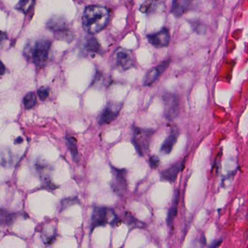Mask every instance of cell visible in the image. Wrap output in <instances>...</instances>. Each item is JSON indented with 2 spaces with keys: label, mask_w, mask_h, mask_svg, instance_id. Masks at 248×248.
Segmentation results:
<instances>
[{
  "label": "cell",
  "mask_w": 248,
  "mask_h": 248,
  "mask_svg": "<svg viewBox=\"0 0 248 248\" xmlns=\"http://www.w3.org/2000/svg\"><path fill=\"white\" fill-rule=\"evenodd\" d=\"M164 116L165 119L172 121L178 117L179 113V101L178 95L166 93L163 96Z\"/></svg>",
  "instance_id": "5"
},
{
  "label": "cell",
  "mask_w": 248,
  "mask_h": 248,
  "mask_svg": "<svg viewBox=\"0 0 248 248\" xmlns=\"http://www.w3.org/2000/svg\"><path fill=\"white\" fill-rule=\"evenodd\" d=\"M76 200H72V199H69V200H64L62 201V209L66 208L69 207V205L75 204Z\"/></svg>",
  "instance_id": "25"
},
{
  "label": "cell",
  "mask_w": 248,
  "mask_h": 248,
  "mask_svg": "<svg viewBox=\"0 0 248 248\" xmlns=\"http://www.w3.org/2000/svg\"><path fill=\"white\" fill-rule=\"evenodd\" d=\"M117 220V216L112 209L107 207H95L91 217V230L106 225H113Z\"/></svg>",
  "instance_id": "4"
},
{
  "label": "cell",
  "mask_w": 248,
  "mask_h": 248,
  "mask_svg": "<svg viewBox=\"0 0 248 248\" xmlns=\"http://www.w3.org/2000/svg\"><path fill=\"white\" fill-rule=\"evenodd\" d=\"M51 43L46 39L30 41L24 47V55L31 59L35 66L43 67L47 63L50 53Z\"/></svg>",
  "instance_id": "2"
},
{
  "label": "cell",
  "mask_w": 248,
  "mask_h": 248,
  "mask_svg": "<svg viewBox=\"0 0 248 248\" xmlns=\"http://www.w3.org/2000/svg\"><path fill=\"white\" fill-rule=\"evenodd\" d=\"M15 219V215L10 214L5 210H0V224H11Z\"/></svg>",
  "instance_id": "20"
},
{
  "label": "cell",
  "mask_w": 248,
  "mask_h": 248,
  "mask_svg": "<svg viewBox=\"0 0 248 248\" xmlns=\"http://www.w3.org/2000/svg\"><path fill=\"white\" fill-rule=\"evenodd\" d=\"M123 108V104L117 102H110L107 104L99 118V124H109L116 120Z\"/></svg>",
  "instance_id": "7"
},
{
  "label": "cell",
  "mask_w": 248,
  "mask_h": 248,
  "mask_svg": "<svg viewBox=\"0 0 248 248\" xmlns=\"http://www.w3.org/2000/svg\"><path fill=\"white\" fill-rule=\"evenodd\" d=\"M7 40V35L3 31H0V49L2 48V46L5 44Z\"/></svg>",
  "instance_id": "26"
},
{
  "label": "cell",
  "mask_w": 248,
  "mask_h": 248,
  "mask_svg": "<svg viewBox=\"0 0 248 248\" xmlns=\"http://www.w3.org/2000/svg\"><path fill=\"white\" fill-rule=\"evenodd\" d=\"M56 36L59 40H65L66 42H70L73 40L74 35L72 31H69L68 29L66 30H62V31H57L56 32Z\"/></svg>",
  "instance_id": "22"
},
{
  "label": "cell",
  "mask_w": 248,
  "mask_h": 248,
  "mask_svg": "<svg viewBox=\"0 0 248 248\" xmlns=\"http://www.w3.org/2000/svg\"><path fill=\"white\" fill-rule=\"evenodd\" d=\"M147 39L149 43L155 47H166L170 41V34L168 29L163 28L157 32L148 34Z\"/></svg>",
  "instance_id": "9"
},
{
  "label": "cell",
  "mask_w": 248,
  "mask_h": 248,
  "mask_svg": "<svg viewBox=\"0 0 248 248\" xmlns=\"http://www.w3.org/2000/svg\"><path fill=\"white\" fill-rule=\"evenodd\" d=\"M111 187L119 195H123L127 191V172L124 170L112 168Z\"/></svg>",
  "instance_id": "6"
},
{
  "label": "cell",
  "mask_w": 248,
  "mask_h": 248,
  "mask_svg": "<svg viewBox=\"0 0 248 248\" xmlns=\"http://www.w3.org/2000/svg\"><path fill=\"white\" fill-rule=\"evenodd\" d=\"M178 203H179V191L176 189L174 193L173 199L172 200L170 208L168 211V217H167L166 223L168 226H172L174 219L176 217L178 213Z\"/></svg>",
  "instance_id": "15"
},
{
  "label": "cell",
  "mask_w": 248,
  "mask_h": 248,
  "mask_svg": "<svg viewBox=\"0 0 248 248\" xmlns=\"http://www.w3.org/2000/svg\"><path fill=\"white\" fill-rule=\"evenodd\" d=\"M192 2L193 0H173L171 13L174 16L180 18L188 11Z\"/></svg>",
  "instance_id": "12"
},
{
  "label": "cell",
  "mask_w": 248,
  "mask_h": 248,
  "mask_svg": "<svg viewBox=\"0 0 248 248\" xmlns=\"http://www.w3.org/2000/svg\"><path fill=\"white\" fill-rule=\"evenodd\" d=\"M5 73V66H4L3 63L0 61V76H2Z\"/></svg>",
  "instance_id": "27"
},
{
  "label": "cell",
  "mask_w": 248,
  "mask_h": 248,
  "mask_svg": "<svg viewBox=\"0 0 248 248\" xmlns=\"http://www.w3.org/2000/svg\"><path fill=\"white\" fill-rule=\"evenodd\" d=\"M68 145H69V149L72 155V157L76 160L78 157V149L77 141L72 136H68L67 137Z\"/></svg>",
  "instance_id": "21"
},
{
  "label": "cell",
  "mask_w": 248,
  "mask_h": 248,
  "mask_svg": "<svg viewBox=\"0 0 248 248\" xmlns=\"http://www.w3.org/2000/svg\"><path fill=\"white\" fill-rule=\"evenodd\" d=\"M47 27L49 30L57 32V31L68 29V22L64 17L61 16H54L47 21Z\"/></svg>",
  "instance_id": "13"
},
{
  "label": "cell",
  "mask_w": 248,
  "mask_h": 248,
  "mask_svg": "<svg viewBox=\"0 0 248 248\" xmlns=\"http://www.w3.org/2000/svg\"><path fill=\"white\" fill-rule=\"evenodd\" d=\"M116 53V63L122 70H127L134 65V58L130 50L120 48Z\"/></svg>",
  "instance_id": "10"
},
{
  "label": "cell",
  "mask_w": 248,
  "mask_h": 248,
  "mask_svg": "<svg viewBox=\"0 0 248 248\" xmlns=\"http://www.w3.org/2000/svg\"><path fill=\"white\" fill-rule=\"evenodd\" d=\"M149 164L152 168H156L159 165V158L156 156H152L149 158Z\"/></svg>",
  "instance_id": "24"
},
{
  "label": "cell",
  "mask_w": 248,
  "mask_h": 248,
  "mask_svg": "<svg viewBox=\"0 0 248 248\" xmlns=\"http://www.w3.org/2000/svg\"><path fill=\"white\" fill-rule=\"evenodd\" d=\"M109 17V11L105 7L90 5L82 16V27L88 34H97L107 27Z\"/></svg>",
  "instance_id": "1"
},
{
  "label": "cell",
  "mask_w": 248,
  "mask_h": 248,
  "mask_svg": "<svg viewBox=\"0 0 248 248\" xmlns=\"http://www.w3.org/2000/svg\"><path fill=\"white\" fill-rule=\"evenodd\" d=\"M155 133V130L152 129L135 127L133 130L132 143L140 156H145L149 151Z\"/></svg>",
  "instance_id": "3"
},
{
  "label": "cell",
  "mask_w": 248,
  "mask_h": 248,
  "mask_svg": "<svg viewBox=\"0 0 248 248\" xmlns=\"http://www.w3.org/2000/svg\"><path fill=\"white\" fill-rule=\"evenodd\" d=\"M37 104V97L33 92L28 93L24 98V106L26 109H31Z\"/></svg>",
  "instance_id": "18"
},
{
  "label": "cell",
  "mask_w": 248,
  "mask_h": 248,
  "mask_svg": "<svg viewBox=\"0 0 248 248\" xmlns=\"http://www.w3.org/2000/svg\"><path fill=\"white\" fill-rule=\"evenodd\" d=\"M35 0H19L16 8L23 14H27L34 6Z\"/></svg>",
  "instance_id": "17"
},
{
  "label": "cell",
  "mask_w": 248,
  "mask_h": 248,
  "mask_svg": "<svg viewBox=\"0 0 248 248\" xmlns=\"http://www.w3.org/2000/svg\"><path fill=\"white\" fill-rule=\"evenodd\" d=\"M14 162V155L9 149H0V165L4 167H9Z\"/></svg>",
  "instance_id": "16"
},
{
  "label": "cell",
  "mask_w": 248,
  "mask_h": 248,
  "mask_svg": "<svg viewBox=\"0 0 248 248\" xmlns=\"http://www.w3.org/2000/svg\"><path fill=\"white\" fill-rule=\"evenodd\" d=\"M37 94H38V96L40 97L41 101H45L48 97L49 89L47 88H46V87H42V88L38 90Z\"/></svg>",
  "instance_id": "23"
},
{
  "label": "cell",
  "mask_w": 248,
  "mask_h": 248,
  "mask_svg": "<svg viewBox=\"0 0 248 248\" xmlns=\"http://www.w3.org/2000/svg\"><path fill=\"white\" fill-rule=\"evenodd\" d=\"M184 160L177 162L175 165L162 170L161 172V178L163 181H168V182H174L176 180L178 173L184 169Z\"/></svg>",
  "instance_id": "11"
},
{
  "label": "cell",
  "mask_w": 248,
  "mask_h": 248,
  "mask_svg": "<svg viewBox=\"0 0 248 248\" xmlns=\"http://www.w3.org/2000/svg\"><path fill=\"white\" fill-rule=\"evenodd\" d=\"M85 49L90 53H99L101 51V46L94 37H91L87 41Z\"/></svg>",
  "instance_id": "19"
},
{
  "label": "cell",
  "mask_w": 248,
  "mask_h": 248,
  "mask_svg": "<svg viewBox=\"0 0 248 248\" xmlns=\"http://www.w3.org/2000/svg\"><path fill=\"white\" fill-rule=\"evenodd\" d=\"M178 138V131L174 130L166 138L160 147V152L162 155H169L177 143Z\"/></svg>",
  "instance_id": "14"
},
{
  "label": "cell",
  "mask_w": 248,
  "mask_h": 248,
  "mask_svg": "<svg viewBox=\"0 0 248 248\" xmlns=\"http://www.w3.org/2000/svg\"><path fill=\"white\" fill-rule=\"evenodd\" d=\"M170 62V61H165L158 66L148 71L143 78V85L144 86H150L152 84L155 83L159 79V77L166 70L167 68L169 66Z\"/></svg>",
  "instance_id": "8"
}]
</instances>
